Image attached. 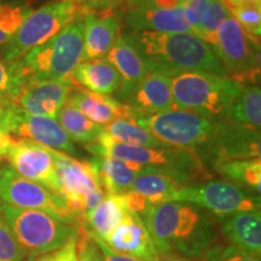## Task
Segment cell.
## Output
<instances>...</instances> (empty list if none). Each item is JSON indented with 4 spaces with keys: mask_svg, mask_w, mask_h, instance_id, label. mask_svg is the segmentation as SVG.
<instances>
[{
    "mask_svg": "<svg viewBox=\"0 0 261 261\" xmlns=\"http://www.w3.org/2000/svg\"><path fill=\"white\" fill-rule=\"evenodd\" d=\"M123 12L120 10L87 15L84 18L83 62L106 57L120 35Z\"/></svg>",
    "mask_w": 261,
    "mask_h": 261,
    "instance_id": "obj_18",
    "label": "cell"
},
{
    "mask_svg": "<svg viewBox=\"0 0 261 261\" xmlns=\"http://www.w3.org/2000/svg\"><path fill=\"white\" fill-rule=\"evenodd\" d=\"M104 242L114 252L126 254L143 261H154L159 254L142 218L128 212L122 223Z\"/></svg>",
    "mask_w": 261,
    "mask_h": 261,
    "instance_id": "obj_17",
    "label": "cell"
},
{
    "mask_svg": "<svg viewBox=\"0 0 261 261\" xmlns=\"http://www.w3.org/2000/svg\"><path fill=\"white\" fill-rule=\"evenodd\" d=\"M244 85L230 76L205 73L180 74L171 79L173 103L175 109L219 121Z\"/></svg>",
    "mask_w": 261,
    "mask_h": 261,
    "instance_id": "obj_4",
    "label": "cell"
},
{
    "mask_svg": "<svg viewBox=\"0 0 261 261\" xmlns=\"http://www.w3.org/2000/svg\"><path fill=\"white\" fill-rule=\"evenodd\" d=\"M227 16H230V12L223 0H211L202 17L200 32H198V37L211 48H213L215 44L218 29Z\"/></svg>",
    "mask_w": 261,
    "mask_h": 261,
    "instance_id": "obj_34",
    "label": "cell"
},
{
    "mask_svg": "<svg viewBox=\"0 0 261 261\" xmlns=\"http://www.w3.org/2000/svg\"><path fill=\"white\" fill-rule=\"evenodd\" d=\"M140 218L160 254L203 261L219 243L217 218L188 202L150 204Z\"/></svg>",
    "mask_w": 261,
    "mask_h": 261,
    "instance_id": "obj_1",
    "label": "cell"
},
{
    "mask_svg": "<svg viewBox=\"0 0 261 261\" xmlns=\"http://www.w3.org/2000/svg\"><path fill=\"white\" fill-rule=\"evenodd\" d=\"M181 0H127L126 9H173L178 8Z\"/></svg>",
    "mask_w": 261,
    "mask_h": 261,
    "instance_id": "obj_42",
    "label": "cell"
},
{
    "mask_svg": "<svg viewBox=\"0 0 261 261\" xmlns=\"http://www.w3.org/2000/svg\"><path fill=\"white\" fill-rule=\"evenodd\" d=\"M5 160L21 177L56 192V161L54 150L28 139H11Z\"/></svg>",
    "mask_w": 261,
    "mask_h": 261,
    "instance_id": "obj_15",
    "label": "cell"
},
{
    "mask_svg": "<svg viewBox=\"0 0 261 261\" xmlns=\"http://www.w3.org/2000/svg\"><path fill=\"white\" fill-rule=\"evenodd\" d=\"M97 169L98 179L108 195H121L128 191L135 179L143 173V166L114 158L91 160Z\"/></svg>",
    "mask_w": 261,
    "mask_h": 261,
    "instance_id": "obj_25",
    "label": "cell"
},
{
    "mask_svg": "<svg viewBox=\"0 0 261 261\" xmlns=\"http://www.w3.org/2000/svg\"><path fill=\"white\" fill-rule=\"evenodd\" d=\"M123 203H125L126 211L128 213L137 214L139 217H142L143 213L146 211V208L149 207L148 201L143 195L138 194V192L128 190L126 191L125 194H121Z\"/></svg>",
    "mask_w": 261,
    "mask_h": 261,
    "instance_id": "obj_41",
    "label": "cell"
},
{
    "mask_svg": "<svg viewBox=\"0 0 261 261\" xmlns=\"http://www.w3.org/2000/svg\"><path fill=\"white\" fill-rule=\"evenodd\" d=\"M75 85L76 84L71 77L48 80L32 79L22 89L14 102L31 115L56 120Z\"/></svg>",
    "mask_w": 261,
    "mask_h": 261,
    "instance_id": "obj_16",
    "label": "cell"
},
{
    "mask_svg": "<svg viewBox=\"0 0 261 261\" xmlns=\"http://www.w3.org/2000/svg\"><path fill=\"white\" fill-rule=\"evenodd\" d=\"M218 174L242 189H249L253 194L261 192V161L250 160H225L212 166Z\"/></svg>",
    "mask_w": 261,
    "mask_h": 261,
    "instance_id": "obj_27",
    "label": "cell"
},
{
    "mask_svg": "<svg viewBox=\"0 0 261 261\" xmlns=\"http://www.w3.org/2000/svg\"><path fill=\"white\" fill-rule=\"evenodd\" d=\"M228 12L236 19L237 23L253 37L261 35V6L247 5L238 8H227Z\"/></svg>",
    "mask_w": 261,
    "mask_h": 261,
    "instance_id": "obj_36",
    "label": "cell"
},
{
    "mask_svg": "<svg viewBox=\"0 0 261 261\" xmlns=\"http://www.w3.org/2000/svg\"><path fill=\"white\" fill-rule=\"evenodd\" d=\"M220 232L231 246L242 252L260 257L261 255V213L260 211L237 212L218 217Z\"/></svg>",
    "mask_w": 261,
    "mask_h": 261,
    "instance_id": "obj_21",
    "label": "cell"
},
{
    "mask_svg": "<svg viewBox=\"0 0 261 261\" xmlns=\"http://www.w3.org/2000/svg\"><path fill=\"white\" fill-rule=\"evenodd\" d=\"M203 261H260V257L242 252L231 244L218 243L207 253Z\"/></svg>",
    "mask_w": 261,
    "mask_h": 261,
    "instance_id": "obj_38",
    "label": "cell"
},
{
    "mask_svg": "<svg viewBox=\"0 0 261 261\" xmlns=\"http://www.w3.org/2000/svg\"><path fill=\"white\" fill-rule=\"evenodd\" d=\"M2 203V202H0ZM5 219L29 261L58 249L79 237V227L57 220L41 211L2 203Z\"/></svg>",
    "mask_w": 261,
    "mask_h": 261,
    "instance_id": "obj_6",
    "label": "cell"
},
{
    "mask_svg": "<svg viewBox=\"0 0 261 261\" xmlns=\"http://www.w3.org/2000/svg\"><path fill=\"white\" fill-rule=\"evenodd\" d=\"M0 202L22 210L45 212L62 223L76 227L85 224L71 213L60 196L21 177L9 165L0 166Z\"/></svg>",
    "mask_w": 261,
    "mask_h": 261,
    "instance_id": "obj_11",
    "label": "cell"
},
{
    "mask_svg": "<svg viewBox=\"0 0 261 261\" xmlns=\"http://www.w3.org/2000/svg\"><path fill=\"white\" fill-rule=\"evenodd\" d=\"M33 76L28 73L22 60L6 62L0 58V96L15 100Z\"/></svg>",
    "mask_w": 261,
    "mask_h": 261,
    "instance_id": "obj_33",
    "label": "cell"
},
{
    "mask_svg": "<svg viewBox=\"0 0 261 261\" xmlns=\"http://www.w3.org/2000/svg\"><path fill=\"white\" fill-rule=\"evenodd\" d=\"M224 120L244 123L255 128L261 126L260 85L246 84L224 114Z\"/></svg>",
    "mask_w": 261,
    "mask_h": 261,
    "instance_id": "obj_28",
    "label": "cell"
},
{
    "mask_svg": "<svg viewBox=\"0 0 261 261\" xmlns=\"http://www.w3.org/2000/svg\"><path fill=\"white\" fill-rule=\"evenodd\" d=\"M154 261H201V260H194L188 259V257L174 255V254H158Z\"/></svg>",
    "mask_w": 261,
    "mask_h": 261,
    "instance_id": "obj_46",
    "label": "cell"
},
{
    "mask_svg": "<svg viewBox=\"0 0 261 261\" xmlns=\"http://www.w3.org/2000/svg\"><path fill=\"white\" fill-rule=\"evenodd\" d=\"M127 214L121 195H107L87 215L86 226L93 234L106 241L109 234L122 223Z\"/></svg>",
    "mask_w": 261,
    "mask_h": 261,
    "instance_id": "obj_26",
    "label": "cell"
},
{
    "mask_svg": "<svg viewBox=\"0 0 261 261\" xmlns=\"http://www.w3.org/2000/svg\"><path fill=\"white\" fill-rule=\"evenodd\" d=\"M10 100H12V99H10V98H8V97H4V96H0V113H2V110H3V108H4L6 104H8Z\"/></svg>",
    "mask_w": 261,
    "mask_h": 261,
    "instance_id": "obj_48",
    "label": "cell"
},
{
    "mask_svg": "<svg viewBox=\"0 0 261 261\" xmlns=\"http://www.w3.org/2000/svg\"><path fill=\"white\" fill-rule=\"evenodd\" d=\"M227 8H238V6L257 5L261 6V0H223Z\"/></svg>",
    "mask_w": 261,
    "mask_h": 261,
    "instance_id": "obj_45",
    "label": "cell"
},
{
    "mask_svg": "<svg viewBox=\"0 0 261 261\" xmlns=\"http://www.w3.org/2000/svg\"><path fill=\"white\" fill-rule=\"evenodd\" d=\"M85 148L98 158H114L143 166V173L169 175L181 185L203 181L210 178L208 168L192 150L178 148H145L123 144L100 133L96 142Z\"/></svg>",
    "mask_w": 261,
    "mask_h": 261,
    "instance_id": "obj_3",
    "label": "cell"
},
{
    "mask_svg": "<svg viewBox=\"0 0 261 261\" xmlns=\"http://www.w3.org/2000/svg\"><path fill=\"white\" fill-rule=\"evenodd\" d=\"M31 12L25 0H0V46L11 40Z\"/></svg>",
    "mask_w": 261,
    "mask_h": 261,
    "instance_id": "obj_32",
    "label": "cell"
},
{
    "mask_svg": "<svg viewBox=\"0 0 261 261\" xmlns=\"http://www.w3.org/2000/svg\"><path fill=\"white\" fill-rule=\"evenodd\" d=\"M67 103L76 108L79 112L97 125H109L116 119L135 120L137 114L128 106L107 94L91 92L75 85L68 96Z\"/></svg>",
    "mask_w": 261,
    "mask_h": 261,
    "instance_id": "obj_20",
    "label": "cell"
},
{
    "mask_svg": "<svg viewBox=\"0 0 261 261\" xmlns=\"http://www.w3.org/2000/svg\"><path fill=\"white\" fill-rule=\"evenodd\" d=\"M27 255L10 228L0 203V261H24Z\"/></svg>",
    "mask_w": 261,
    "mask_h": 261,
    "instance_id": "obj_35",
    "label": "cell"
},
{
    "mask_svg": "<svg viewBox=\"0 0 261 261\" xmlns=\"http://www.w3.org/2000/svg\"><path fill=\"white\" fill-rule=\"evenodd\" d=\"M3 136H5V135H3V133H2V132H0V137H3Z\"/></svg>",
    "mask_w": 261,
    "mask_h": 261,
    "instance_id": "obj_49",
    "label": "cell"
},
{
    "mask_svg": "<svg viewBox=\"0 0 261 261\" xmlns=\"http://www.w3.org/2000/svg\"><path fill=\"white\" fill-rule=\"evenodd\" d=\"M210 2L211 0H181L180 4H179L180 8L187 11L191 27L197 37L198 32H200L202 17H203L205 10H207V6L210 5Z\"/></svg>",
    "mask_w": 261,
    "mask_h": 261,
    "instance_id": "obj_39",
    "label": "cell"
},
{
    "mask_svg": "<svg viewBox=\"0 0 261 261\" xmlns=\"http://www.w3.org/2000/svg\"><path fill=\"white\" fill-rule=\"evenodd\" d=\"M122 104L135 110L137 116L175 109L172 97L171 79L163 75L149 73Z\"/></svg>",
    "mask_w": 261,
    "mask_h": 261,
    "instance_id": "obj_22",
    "label": "cell"
},
{
    "mask_svg": "<svg viewBox=\"0 0 261 261\" xmlns=\"http://www.w3.org/2000/svg\"><path fill=\"white\" fill-rule=\"evenodd\" d=\"M181 187L180 182L169 175L142 173L135 179L129 190L144 196L149 204H159L172 201V196Z\"/></svg>",
    "mask_w": 261,
    "mask_h": 261,
    "instance_id": "obj_29",
    "label": "cell"
},
{
    "mask_svg": "<svg viewBox=\"0 0 261 261\" xmlns=\"http://www.w3.org/2000/svg\"><path fill=\"white\" fill-rule=\"evenodd\" d=\"M92 14L83 0H51L32 11L17 33L4 45L2 58L6 62L21 60L32 48L50 40L68 24L83 21Z\"/></svg>",
    "mask_w": 261,
    "mask_h": 261,
    "instance_id": "obj_5",
    "label": "cell"
},
{
    "mask_svg": "<svg viewBox=\"0 0 261 261\" xmlns=\"http://www.w3.org/2000/svg\"><path fill=\"white\" fill-rule=\"evenodd\" d=\"M212 50L230 77L243 84L259 85L260 42L227 16L218 29Z\"/></svg>",
    "mask_w": 261,
    "mask_h": 261,
    "instance_id": "obj_10",
    "label": "cell"
},
{
    "mask_svg": "<svg viewBox=\"0 0 261 261\" xmlns=\"http://www.w3.org/2000/svg\"><path fill=\"white\" fill-rule=\"evenodd\" d=\"M260 128L223 119L215 122L210 142L197 156L208 168L225 160L260 159Z\"/></svg>",
    "mask_w": 261,
    "mask_h": 261,
    "instance_id": "obj_14",
    "label": "cell"
},
{
    "mask_svg": "<svg viewBox=\"0 0 261 261\" xmlns=\"http://www.w3.org/2000/svg\"><path fill=\"white\" fill-rule=\"evenodd\" d=\"M123 37L151 74L169 79L185 73L228 75L214 51L191 33L127 32Z\"/></svg>",
    "mask_w": 261,
    "mask_h": 261,
    "instance_id": "obj_2",
    "label": "cell"
},
{
    "mask_svg": "<svg viewBox=\"0 0 261 261\" xmlns=\"http://www.w3.org/2000/svg\"><path fill=\"white\" fill-rule=\"evenodd\" d=\"M106 58L120 75L121 85L115 93V99L123 103L128 94L148 76L149 71L135 47L126 40L123 34L117 37Z\"/></svg>",
    "mask_w": 261,
    "mask_h": 261,
    "instance_id": "obj_23",
    "label": "cell"
},
{
    "mask_svg": "<svg viewBox=\"0 0 261 261\" xmlns=\"http://www.w3.org/2000/svg\"><path fill=\"white\" fill-rule=\"evenodd\" d=\"M90 233L94 240V242L97 243V246L100 249V252H102L103 261H143V260L137 259V257L126 255V254L114 252L112 248H109L107 246L106 242H104L103 240H100L99 237H97L96 234H93L91 231H90Z\"/></svg>",
    "mask_w": 261,
    "mask_h": 261,
    "instance_id": "obj_44",
    "label": "cell"
},
{
    "mask_svg": "<svg viewBox=\"0 0 261 261\" xmlns=\"http://www.w3.org/2000/svg\"><path fill=\"white\" fill-rule=\"evenodd\" d=\"M83 3L92 14L93 12L102 14V12L115 11L117 8L126 4L127 0H83Z\"/></svg>",
    "mask_w": 261,
    "mask_h": 261,
    "instance_id": "obj_43",
    "label": "cell"
},
{
    "mask_svg": "<svg viewBox=\"0 0 261 261\" xmlns=\"http://www.w3.org/2000/svg\"><path fill=\"white\" fill-rule=\"evenodd\" d=\"M57 122L70 137V139L83 143V144L96 142L104 129L103 126L91 121L69 103H65L64 107L60 110L57 115Z\"/></svg>",
    "mask_w": 261,
    "mask_h": 261,
    "instance_id": "obj_30",
    "label": "cell"
},
{
    "mask_svg": "<svg viewBox=\"0 0 261 261\" xmlns=\"http://www.w3.org/2000/svg\"><path fill=\"white\" fill-rule=\"evenodd\" d=\"M133 121L169 148L192 150L196 154L210 142L217 122L180 109L137 116Z\"/></svg>",
    "mask_w": 261,
    "mask_h": 261,
    "instance_id": "obj_9",
    "label": "cell"
},
{
    "mask_svg": "<svg viewBox=\"0 0 261 261\" xmlns=\"http://www.w3.org/2000/svg\"><path fill=\"white\" fill-rule=\"evenodd\" d=\"M0 132L32 140L69 156L76 152L73 140L56 120L27 114L14 100H10L0 113Z\"/></svg>",
    "mask_w": 261,
    "mask_h": 261,
    "instance_id": "obj_13",
    "label": "cell"
},
{
    "mask_svg": "<svg viewBox=\"0 0 261 261\" xmlns=\"http://www.w3.org/2000/svg\"><path fill=\"white\" fill-rule=\"evenodd\" d=\"M76 240H70L58 249L37 257L33 261H76Z\"/></svg>",
    "mask_w": 261,
    "mask_h": 261,
    "instance_id": "obj_40",
    "label": "cell"
},
{
    "mask_svg": "<svg viewBox=\"0 0 261 261\" xmlns=\"http://www.w3.org/2000/svg\"><path fill=\"white\" fill-rule=\"evenodd\" d=\"M11 139L12 137L9 136L0 137V165H2V162L5 160L6 150H8V146L10 144V142H11Z\"/></svg>",
    "mask_w": 261,
    "mask_h": 261,
    "instance_id": "obj_47",
    "label": "cell"
},
{
    "mask_svg": "<svg viewBox=\"0 0 261 261\" xmlns=\"http://www.w3.org/2000/svg\"><path fill=\"white\" fill-rule=\"evenodd\" d=\"M56 161V192L77 219H85L100 201L104 192L97 169L91 160L79 161L71 156L54 150Z\"/></svg>",
    "mask_w": 261,
    "mask_h": 261,
    "instance_id": "obj_8",
    "label": "cell"
},
{
    "mask_svg": "<svg viewBox=\"0 0 261 261\" xmlns=\"http://www.w3.org/2000/svg\"><path fill=\"white\" fill-rule=\"evenodd\" d=\"M71 79L91 92L107 96L116 93L121 85L119 73L106 57L81 62L73 71Z\"/></svg>",
    "mask_w": 261,
    "mask_h": 261,
    "instance_id": "obj_24",
    "label": "cell"
},
{
    "mask_svg": "<svg viewBox=\"0 0 261 261\" xmlns=\"http://www.w3.org/2000/svg\"><path fill=\"white\" fill-rule=\"evenodd\" d=\"M172 201L198 205L215 218L237 212L260 211V196L226 180H203L182 185L172 196Z\"/></svg>",
    "mask_w": 261,
    "mask_h": 261,
    "instance_id": "obj_12",
    "label": "cell"
},
{
    "mask_svg": "<svg viewBox=\"0 0 261 261\" xmlns=\"http://www.w3.org/2000/svg\"><path fill=\"white\" fill-rule=\"evenodd\" d=\"M104 133L113 140L123 144L145 146V148H169L152 137L149 132L139 127L135 121L116 119L104 127Z\"/></svg>",
    "mask_w": 261,
    "mask_h": 261,
    "instance_id": "obj_31",
    "label": "cell"
},
{
    "mask_svg": "<svg viewBox=\"0 0 261 261\" xmlns=\"http://www.w3.org/2000/svg\"><path fill=\"white\" fill-rule=\"evenodd\" d=\"M84 56V19L68 24L50 40L21 58L33 79L70 77Z\"/></svg>",
    "mask_w": 261,
    "mask_h": 261,
    "instance_id": "obj_7",
    "label": "cell"
},
{
    "mask_svg": "<svg viewBox=\"0 0 261 261\" xmlns=\"http://www.w3.org/2000/svg\"><path fill=\"white\" fill-rule=\"evenodd\" d=\"M122 22L129 32L195 34L187 11L180 6L173 9H127Z\"/></svg>",
    "mask_w": 261,
    "mask_h": 261,
    "instance_id": "obj_19",
    "label": "cell"
},
{
    "mask_svg": "<svg viewBox=\"0 0 261 261\" xmlns=\"http://www.w3.org/2000/svg\"><path fill=\"white\" fill-rule=\"evenodd\" d=\"M76 261H103L102 252L91 236L86 223L79 226V237L76 240Z\"/></svg>",
    "mask_w": 261,
    "mask_h": 261,
    "instance_id": "obj_37",
    "label": "cell"
}]
</instances>
